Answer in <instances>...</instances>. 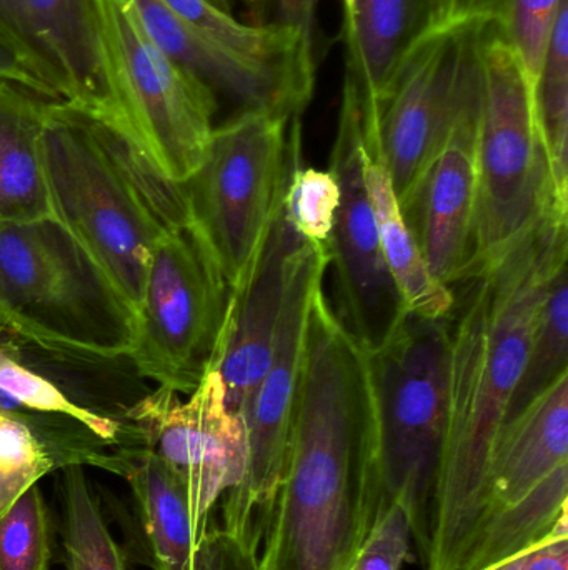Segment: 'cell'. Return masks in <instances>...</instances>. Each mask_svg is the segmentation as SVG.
Returning a JSON list of instances; mask_svg holds the SVG:
<instances>
[{
    "label": "cell",
    "instance_id": "obj_1",
    "mask_svg": "<svg viewBox=\"0 0 568 570\" xmlns=\"http://www.w3.org/2000/svg\"><path fill=\"white\" fill-rule=\"evenodd\" d=\"M568 214L552 209L450 314L449 424L434 492L426 570H457L486 508L487 478L529 354L540 305L568 259Z\"/></svg>",
    "mask_w": 568,
    "mask_h": 570
},
{
    "label": "cell",
    "instance_id": "obj_2",
    "mask_svg": "<svg viewBox=\"0 0 568 570\" xmlns=\"http://www.w3.org/2000/svg\"><path fill=\"white\" fill-rule=\"evenodd\" d=\"M366 355L322 287L307 315L282 479L259 570H346L372 518L367 502Z\"/></svg>",
    "mask_w": 568,
    "mask_h": 570
},
{
    "label": "cell",
    "instance_id": "obj_3",
    "mask_svg": "<svg viewBox=\"0 0 568 570\" xmlns=\"http://www.w3.org/2000/svg\"><path fill=\"white\" fill-rule=\"evenodd\" d=\"M42 160L53 219L89 254L136 318L156 244L190 223L173 183L107 109L49 104Z\"/></svg>",
    "mask_w": 568,
    "mask_h": 570
},
{
    "label": "cell",
    "instance_id": "obj_4",
    "mask_svg": "<svg viewBox=\"0 0 568 570\" xmlns=\"http://www.w3.org/2000/svg\"><path fill=\"white\" fill-rule=\"evenodd\" d=\"M369 389L367 502L406 509L422 559L449 424L450 315L409 314L382 348L366 354Z\"/></svg>",
    "mask_w": 568,
    "mask_h": 570
},
{
    "label": "cell",
    "instance_id": "obj_5",
    "mask_svg": "<svg viewBox=\"0 0 568 570\" xmlns=\"http://www.w3.org/2000/svg\"><path fill=\"white\" fill-rule=\"evenodd\" d=\"M0 335L82 361L129 357L133 314L53 219L0 223Z\"/></svg>",
    "mask_w": 568,
    "mask_h": 570
},
{
    "label": "cell",
    "instance_id": "obj_6",
    "mask_svg": "<svg viewBox=\"0 0 568 570\" xmlns=\"http://www.w3.org/2000/svg\"><path fill=\"white\" fill-rule=\"evenodd\" d=\"M479 67L477 276L502 261L549 210L568 213L554 193L532 77L489 20L480 27Z\"/></svg>",
    "mask_w": 568,
    "mask_h": 570
},
{
    "label": "cell",
    "instance_id": "obj_7",
    "mask_svg": "<svg viewBox=\"0 0 568 570\" xmlns=\"http://www.w3.org/2000/svg\"><path fill=\"white\" fill-rule=\"evenodd\" d=\"M300 119L239 110L213 129L202 164L183 183L190 226L230 291L252 266L290 174L302 163Z\"/></svg>",
    "mask_w": 568,
    "mask_h": 570
},
{
    "label": "cell",
    "instance_id": "obj_8",
    "mask_svg": "<svg viewBox=\"0 0 568 570\" xmlns=\"http://www.w3.org/2000/svg\"><path fill=\"white\" fill-rule=\"evenodd\" d=\"M109 110L173 183L196 174L212 139L217 94L150 39L127 0H93Z\"/></svg>",
    "mask_w": 568,
    "mask_h": 570
},
{
    "label": "cell",
    "instance_id": "obj_9",
    "mask_svg": "<svg viewBox=\"0 0 568 570\" xmlns=\"http://www.w3.org/2000/svg\"><path fill=\"white\" fill-rule=\"evenodd\" d=\"M229 298V284L190 223L170 230L150 256L127 358L159 387L190 394L213 368Z\"/></svg>",
    "mask_w": 568,
    "mask_h": 570
},
{
    "label": "cell",
    "instance_id": "obj_10",
    "mask_svg": "<svg viewBox=\"0 0 568 570\" xmlns=\"http://www.w3.org/2000/svg\"><path fill=\"white\" fill-rule=\"evenodd\" d=\"M323 244L302 239L290 263L289 283L269 365L239 412L246 428L247 465L242 482L222 498V529L233 542L260 554L282 479L302 371L307 315L329 269Z\"/></svg>",
    "mask_w": 568,
    "mask_h": 570
},
{
    "label": "cell",
    "instance_id": "obj_11",
    "mask_svg": "<svg viewBox=\"0 0 568 570\" xmlns=\"http://www.w3.org/2000/svg\"><path fill=\"white\" fill-rule=\"evenodd\" d=\"M480 27V19L450 23L423 40L383 104L376 132H363L379 147L403 217L479 80Z\"/></svg>",
    "mask_w": 568,
    "mask_h": 570
},
{
    "label": "cell",
    "instance_id": "obj_12",
    "mask_svg": "<svg viewBox=\"0 0 568 570\" xmlns=\"http://www.w3.org/2000/svg\"><path fill=\"white\" fill-rule=\"evenodd\" d=\"M366 140L359 102L343 86L330 173L340 189L327 250L333 271L337 317L366 354L382 348L400 331L409 308L390 276L363 177Z\"/></svg>",
    "mask_w": 568,
    "mask_h": 570
},
{
    "label": "cell",
    "instance_id": "obj_13",
    "mask_svg": "<svg viewBox=\"0 0 568 570\" xmlns=\"http://www.w3.org/2000/svg\"><path fill=\"white\" fill-rule=\"evenodd\" d=\"M126 419L182 482L193 521L206 531L212 509L242 482L247 465L246 428L227 404L219 372H207L186 401L179 392L157 387Z\"/></svg>",
    "mask_w": 568,
    "mask_h": 570
},
{
    "label": "cell",
    "instance_id": "obj_14",
    "mask_svg": "<svg viewBox=\"0 0 568 570\" xmlns=\"http://www.w3.org/2000/svg\"><path fill=\"white\" fill-rule=\"evenodd\" d=\"M480 76L406 214L423 259L439 283L477 276V136Z\"/></svg>",
    "mask_w": 568,
    "mask_h": 570
},
{
    "label": "cell",
    "instance_id": "obj_15",
    "mask_svg": "<svg viewBox=\"0 0 568 570\" xmlns=\"http://www.w3.org/2000/svg\"><path fill=\"white\" fill-rule=\"evenodd\" d=\"M302 237L282 203L242 283L230 291L226 325L213 368L226 385L227 404L239 414L269 365L289 283L290 263Z\"/></svg>",
    "mask_w": 568,
    "mask_h": 570
},
{
    "label": "cell",
    "instance_id": "obj_16",
    "mask_svg": "<svg viewBox=\"0 0 568 570\" xmlns=\"http://www.w3.org/2000/svg\"><path fill=\"white\" fill-rule=\"evenodd\" d=\"M346 80L366 132L417 47L447 26V0H340Z\"/></svg>",
    "mask_w": 568,
    "mask_h": 570
},
{
    "label": "cell",
    "instance_id": "obj_17",
    "mask_svg": "<svg viewBox=\"0 0 568 570\" xmlns=\"http://www.w3.org/2000/svg\"><path fill=\"white\" fill-rule=\"evenodd\" d=\"M150 39L183 69L240 110L296 119L313 96L316 80L249 62L210 40L173 13L162 0H127Z\"/></svg>",
    "mask_w": 568,
    "mask_h": 570
},
{
    "label": "cell",
    "instance_id": "obj_18",
    "mask_svg": "<svg viewBox=\"0 0 568 570\" xmlns=\"http://www.w3.org/2000/svg\"><path fill=\"white\" fill-rule=\"evenodd\" d=\"M33 56L60 102L109 106L93 0H13Z\"/></svg>",
    "mask_w": 568,
    "mask_h": 570
},
{
    "label": "cell",
    "instance_id": "obj_19",
    "mask_svg": "<svg viewBox=\"0 0 568 570\" xmlns=\"http://www.w3.org/2000/svg\"><path fill=\"white\" fill-rule=\"evenodd\" d=\"M562 465H568V372L500 432L482 518L526 501Z\"/></svg>",
    "mask_w": 568,
    "mask_h": 570
},
{
    "label": "cell",
    "instance_id": "obj_20",
    "mask_svg": "<svg viewBox=\"0 0 568 570\" xmlns=\"http://www.w3.org/2000/svg\"><path fill=\"white\" fill-rule=\"evenodd\" d=\"M122 471L136 499L146 541L147 564L153 570H196L203 534L193 521L186 489L176 474L143 444L119 448Z\"/></svg>",
    "mask_w": 568,
    "mask_h": 570
},
{
    "label": "cell",
    "instance_id": "obj_21",
    "mask_svg": "<svg viewBox=\"0 0 568 570\" xmlns=\"http://www.w3.org/2000/svg\"><path fill=\"white\" fill-rule=\"evenodd\" d=\"M52 100L0 80V223L52 216L42 132Z\"/></svg>",
    "mask_w": 568,
    "mask_h": 570
},
{
    "label": "cell",
    "instance_id": "obj_22",
    "mask_svg": "<svg viewBox=\"0 0 568 570\" xmlns=\"http://www.w3.org/2000/svg\"><path fill=\"white\" fill-rule=\"evenodd\" d=\"M363 140V177L390 276L410 314L426 318L449 317L456 305V292L439 283L430 273L416 236L400 210L389 170L383 164L376 140L367 139L366 136Z\"/></svg>",
    "mask_w": 568,
    "mask_h": 570
},
{
    "label": "cell",
    "instance_id": "obj_23",
    "mask_svg": "<svg viewBox=\"0 0 568 570\" xmlns=\"http://www.w3.org/2000/svg\"><path fill=\"white\" fill-rule=\"evenodd\" d=\"M568 519V465L557 469L526 501L480 519L457 570H486L542 541Z\"/></svg>",
    "mask_w": 568,
    "mask_h": 570
},
{
    "label": "cell",
    "instance_id": "obj_24",
    "mask_svg": "<svg viewBox=\"0 0 568 570\" xmlns=\"http://www.w3.org/2000/svg\"><path fill=\"white\" fill-rule=\"evenodd\" d=\"M173 13L249 62L316 80L317 50L302 37L276 27L249 26L212 0H162Z\"/></svg>",
    "mask_w": 568,
    "mask_h": 570
},
{
    "label": "cell",
    "instance_id": "obj_25",
    "mask_svg": "<svg viewBox=\"0 0 568 570\" xmlns=\"http://www.w3.org/2000/svg\"><path fill=\"white\" fill-rule=\"evenodd\" d=\"M534 109L554 193L568 207V0H564L534 80Z\"/></svg>",
    "mask_w": 568,
    "mask_h": 570
},
{
    "label": "cell",
    "instance_id": "obj_26",
    "mask_svg": "<svg viewBox=\"0 0 568 570\" xmlns=\"http://www.w3.org/2000/svg\"><path fill=\"white\" fill-rule=\"evenodd\" d=\"M63 570H127L83 465L60 469Z\"/></svg>",
    "mask_w": 568,
    "mask_h": 570
},
{
    "label": "cell",
    "instance_id": "obj_27",
    "mask_svg": "<svg viewBox=\"0 0 568 570\" xmlns=\"http://www.w3.org/2000/svg\"><path fill=\"white\" fill-rule=\"evenodd\" d=\"M567 264L554 274L540 305L529 354L514 389L504 428L516 421L560 375L568 372V281ZM502 428V429H504Z\"/></svg>",
    "mask_w": 568,
    "mask_h": 570
},
{
    "label": "cell",
    "instance_id": "obj_28",
    "mask_svg": "<svg viewBox=\"0 0 568 570\" xmlns=\"http://www.w3.org/2000/svg\"><path fill=\"white\" fill-rule=\"evenodd\" d=\"M0 391L19 402L26 411L52 417L72 419L112 448L140 444L129 422L102 414L70 399L62 389L17 358L10 341L0 337Z\"/></svg>",
    "mask_w": 568,
    "mask_h": 570
},
{
    "label": "cell",
    "instance_id": "obj_29",
    "mask_svg": "<svg viewBox=\"0 0 568 570\" xmlns=\"http://www.w3.org/2000/svg\"><path fill=\"white\" fill-rule=\"evenodd\" d=\"M564 0H477L472 19L499 27L536 80L554 22Z\"/></svg>",
    "mask_w": 568,
    "mask_h": 570
},
{
    "label": "cell",
    "instance_id": "obj_30",
    "mask_svg": "<svg viewBox=\"0 0 568 570\" xmlns=\"http://www.w3.org/2000/svg\"><path fill=\"white\" fill-rule=\"evenodd\" d=\"M50 521L39 484L0 519V570H49Z\"/></svg>",
    "mask_w": 568,
    "mask_h": 570
},
{
    "label": "cell",
    "instance_id": "obj_31",
    "mask_svg": "<svg viewBox=\"0 0 568 570\" xmlns=\"http://www.w3.org/2000/svg\"><path fill=\"white\" fill-rule=\"evenodd\" d=\"M340 189L330 170L296 166L283 193L282 206L293 230L310 243H329L339 207Z\"/></svg>",
    "mask_w": 568,
    "mask_h": 570
},
{
    "label": "cell",
    "instance_id": "obj_32",
    "mask_svg": "<svg viewBox=\"0 0 568 570\" xmlns=\"http://www.w3.org/2000/svg\"><path fill=\"white\" fill-rule=\"evenodd\" d=\"M413 532L402 505H386L373 515L366 538L346 570H402L410 558Z\"/></svg>",
    "mask_w": 568,
    "mask_h": 570
},
{
    "label": "cell",
    "instance_id": "obj_33",
    "mask_svg": "<svg viewBox=\"0 0 568 570\" xmlns=\"http://www.w3.org/2000/svg\"><path fill=\"white\" fill-rule=\"evenodd\" d=\"M0 469L30 484H39L40 479L62 468L52 449L26 421L0 411Z\"/></svg>",
    "mask_w": 568,
    "mask_h": 570
},
{
    "label": "cell",
    "instance_id": "obj_34",
    "mask_svg": "<svg viewBox=\"0 0 568 570\" xmlns=\"http://www.w3.org/2000/svg\"><path fill=\"white\" fill-rule=\"evenodd\" d=\"M316 19L317 0H259L250 26L290 30L317 50Z\"/></svg>",
    "mask_w": 568,
    "mask_h": 570
},
{
    "label": "cell",
    "instance_id": "obj_35",
    "mask_svg": "<svg viewBox=\"0 0 568 570\" xmlns=\"http://www.w3.org/2000/svg\"><path fill=\"white\" fill-rule=\"evenodd\" d=\"M486 570H568V519L542 541Z\"/></svg>",
    "mask_w": 568,
    "mask_h": 570
},
{
    "label": "cell",
    "instance_id": "obj_36",
    "mask_svg": "<svg viewBox=\"0 0 568 570\" xmlns=\"http://www.w3.org/2000/svg\"><path fill=\"white\" fill-rule=\"evenodd\" d=\"M196 570H259V556L240 548L222 529L209 525L200 541Z\"/></svg>",
    "mask_w": 568,
    "mask_h": 570
},
{
    "label": "cell",
    "instance_id": "obj_37",
    "mask_svg": "<svg viewBox=\"0 0 568 570\" xmlns=\"http://www.w3.org/2000/svg\"><path fill=\"white\" fill-rule=\"evenodd\" d=\"M0 80L17 83L23 89L32 90V92L46 97V99L59 102L53 90L47 86L46 80L23 59L22 53L12 43L7 42L3 37H0Z\"/></svg>",
    "mask_w": 568,
    "mask_h": 570
},
{
    "label": "cell",
    "instance_id": "obj_38",
    "mask_svg": "<svg viewBox=\"0 0 568 570\" xmlns=\"http://www.w3.org/2000/svg\"><path fill=\"white\" fill-rule=\"evenodd\" d=\"M0 37H3L7 42L12 43V46L22 53L23 59H26L27 62L33 67V70H36V72L46 80L47 86L53 90L57 100H59L56 89H53L52 83L49 82L46 73L40 69L36 56H33L29 36H27L26 27H23L22 19H20L19 16V10H17L16 2H13V0H0Z\"/></svg>",
    "mask_w": 568,
    "mask_h": 570
},
{
    "label": "cell",
    "instance_id": "obj_39",
    "mask_svg": "<svg viewBox=\"0 0 568 570\" xmlns=\"http://www.w3.org/2000/svg\"><path fill=\"white\" fill-rule=\"evenodd\" d=\"M32 485L33 484H30V482L23 481V479L6 474V472L0 469V519L12 508L13 502H16L27 489L32 488Z\"/></svg>",
    "mask_w": 568,
    "mask_h": 570
},
{
    "label": "cell",
    "instance_id": "obj_40",
    "mask_svg": "<svg viewBox=\"0 0 568 570\" xmlns=\"http://www.w3.org/2000/svg\"><path fill=\"white\" fill-rule=\"evenodd\" d=\"M477 0H447V26L472 19Z\"/></svg>",
    "mask_w": 568,
    "mask_h": 570
},
{
    "label": "cell",
    "instance_id": "obj_41",
    "mask_svg": "<svg viewBox=\"0 0 568 570\" xmlns=\"http://www.w3.org/2000/svg\"><path fill=\"white\" fill-rule=\"evenodd\" d=\"M219 9L226 10V12L232 13V0H212Z\"/></svg>",
    "mask_w": 568,
    "mask_h": 570
}]
</instances>
